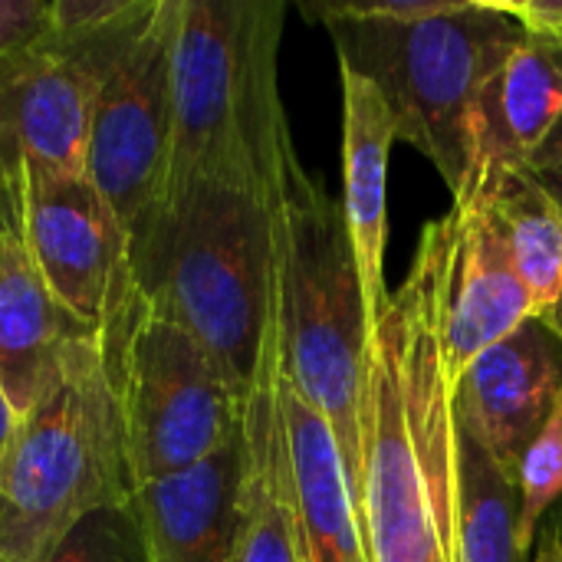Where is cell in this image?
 Returning a JSON list of instances; mask_svg holds the SVG:
<instances>
[{
	"label": "cell",
	"instance_id": "cell-3",
	"mask_svg": "<svg viewBox=\"0 0 562 562\" xmlns=\"http://www.w3.org/2000/svg\"><path fill=\"white\" fill-rule=\"evenodd\" d=\"M339 66L385 99L398 142L418 148L458 198L471 171V115L491 79L524 46L497 0H438L428 16L389 20L369 3H323Z\"/></svg>",
	"mask_w": 562,
	"mask_h": 562
},
{
	"label": "cell",
	"instance_id": "cell-18",
	"mask_svg": "<svg viewBox=\"0 0 562 562\" xmlns=\"http://www.w3.org/2000/svg\"><path fill=\"white\" fill-rule=\"evenodd\" d=\"M484 188L510 244L517 273L533 300L537 319L562 293V211L547 184L524 168H491L464 184ZM458 194V198H461Z\"/></svg>",
	"mask_w": 562,
	"mask_h": 562
},
{
	"label": "cell",
	"instance_id": "cell-4",
	"mask_svg": "<svg viewBox=\"0 0 562 562\" xmlns=\"http://www.w3.org/2000/svg\"><path fill=\"white\" fill-rule=\"evenodd\" d=\"M273 214L283 375L329 425L346 471V487L359 514L369 316L342 204L300 165Z\"/></svg>",
	"mask_w": 562,
	"mask_h": 562
},
{
	"label": "cell",
	"instance_id": "cell-28",
	"mask_svg": "<svg viewBox=\"0 0 562 562\" xmlns=\"http://www.w3.org/2000/svg\"><path fill=\"white\" fill-rule=\"evenodd\" d=\"M543 184H547V191L557 198V204H560L562 211V168H557V171H547V175H537Z\"/></svg>",
	"mask_w": 562,
	"mask_h": 562
},
{
	"label": "cell",
	"instance_id": "cell-6",
	"mask_svg": "<svg viewBox=\"0 0 562 562\" xmlns=\"http://www.w3.org/2000/svg\"><path fill=\"white\" fill-rule=\"evenodd\" d=\"M109 356L135 487L181 474L244 428L247 392L171 316L125 286L99 329Z\"/></svg>",
	"mask_w": 562,
	"mask_h": 562
},
{
	"label": "cell",
	"instance_id": "cell-10",
	"mask_svg": "<svg viewBox=\"0 0 562 562\" xmlns=\"http://www.w3.org/2000/svg\"><path fill=\"white\" fill-rule=\"evenodd\" d=\"M562 369L537 319L471 359L451 385L458 431L477 441L514 481L520 458L550 418Z\"/></svg>",
	"mask_w": 562,
	"mask_h": 562
},
{
	"label": "cell",
	"instance_id": "cell-17",
	"mask_svg": "<svg viewBox=\"0 0 562 562\" xmlns=\"http://www.w3.org/2000/svg\"><path fill=\"white\" fill-rule=\"evenodd\" d=\"M280 415L300 530V562H372L329 425L280 369Z\"/></svg>",
	"mask_w": 562,
	"mask_h": 562
},
{
	"label": "cell",
	"instance_id": "cell-23",
	"mask_svg": "<svg viewBox=\"0 0 562 562\" xmlns=\"http://www.w3.org/2000/svg\"><path fill=\"white\" fill-rule=\"evenodd\" d=\"M497 7L520 23L527 40L562 49V0H497Z\"/></svg>",
	"mask_w": 562,
	"mask_h": 562
},
{
	"label": "cell",
	"instance_id": "cell-22",
	"mask_svg": "<svg viewBox=\"0 0 562 562\" xmlns=\"http://www.w3.org/2000/svg\"><path fill=\"white\" fill-rule=\"evenodd\" d=\"M56 0H0V59L53 26Z\"/></svg>",
	"mask_w": 562,
	"mask_h": 562
},
{
	"label": "cell",
	"instance_id": "cell-12",
	"mask_svg": "<svg viewBox=\"0 0 562 562\" xmlns=\"http://www.w3.org/2000/svg\"><path fill=\"white\" fill-rule=\"evenodd\" d=\"M491 168H562V49L524 40L477 99L468 181Z\"/></svg>",
	"mask_w": 562,
	"mask_h": 562
},
{
	"label": "cell",
	"instance_id": "cell-11",
	"mask_svg": "<svg viewBox=\"0 0 562 562\" xmlns=\"http://www.w3.org/2000/svg\"><path fill=\"white\" fill-rule=\"evenodd\" d=\"M451 214L458 221V244L445 356L454 382L471 359L517 333L524 323L537 319V310L517 273L510 244L487 191L471 188L468 194L454 198Z\"/></svg>",
	"mask_w": 562,
	"mask_h": 562
},
{
	"label": "cell",
	"instance_id": "cell-20",
	"mask_svg": "<svg viewBox=\"0 0 562 562\" xmlns=\"http://www.w3.org/2000/svg\"><path fill=\"white\" fill-rule=\"evenodd\" d=\"M517 491H520V517H517V540L524 557L533 550L537 527L543 514L557 504L562 494V392L557 395L547 425L527 448L517 468Z\"/></svg>",
	"mask_w": 562,
	"mask_h": 562
},
{
	"label": "cell",
	"instance_id": "cell-1",
	"mask_svg": "<svg viewBox=\"0 0 562 562\" xmlns=\"http://www.w3.org/2000/svg\"><path fill=\"white\" fill-rule=\"evenodd\" d=\"M280 0H181L168 191L211 178L270 204L300 168L280 99Z\"/></svg>",
	"mask_w": 562,
	"mask_h": 562
},
{
	"label": "cell",
	"instance_id": "cell-27",
	"mask_svg": "<svg viewBox=\"0 0 562 562\" xmlns=\"http://www.w3.org/2000/svg\"><path fill=\"white\" fill-rule=\"evenodd\" d=\"M530 562H562V537L560 533H553L540 550H537V557Z\"/></svg>",
	"mask_w": 562,
	"mask_h": 562
},
{
	"label": "cell",
	"instance_id": "cell-13",
	"mask_svg": "<svg viewBox=\"0 0 562 562\" xmlns=\"http://www.w3.org/2000/svg\"><path fill=\"white\" fill-rule=\"evenodd\" d=\"M280 329L267 333L244 405V471L234 562H300V530L290 481V454L280 415Z\"/></svg>",
	"mask_w": 562,
	"mask_h": 562
},
{
	"label": "cell",
	"instance_id": "cell-25",
	"mask_svg": "<svg viewBox=\"0 0 562 562\" xmlns=\"http://www.w3.org/2000/svg\"><path fill=\"white\" fill-rule=\"evenodd\" d=\"M16 431H20V415H16V408L10 405L7 392L0 389V484H3V474H7V461H10V454H13Z\"/></svg>",
	"mask_w": 562,
	"mask_h": 562
},
{
	"label": "cell",
	"instance_id": "cell-24",
	"mask_svg": "<svg viewBox=\"0 0 562 562\" xmlns=\"http://www.w3.org/2000/svg\"><path fill=\"white\" fill-rule=\"evenodd\" d=\"M20 221H23L20 181L0 175V247H3L13 234H20Z\"/></svg>",
	"mask_w": 562,
	"mask_h": 562
},
{
	"label": "cell",
	"instance_id": "cell-19",
	"mask_svg": "<svg viewBox=\"0 0 562 562\" xmlns=\"http://www.w3.org/2000/svg\"><path fill=\"white\" fill-rule=\"evenodd\" d=\"M517 517V481L458 431V562H527Z\"/></svg>",
	"mask_w": 562,
	"mask_h": 562
},
{
	"label": "cell",
	"instance_id": "cell-5",
	"mask_svg": "<svg viewBox=\"0 0 562 562\" xmlns=\"http://www.w3.org/2000/svg\"><path fill=\"white\" fill-rule=\"evenodd\" d=\"M122 408L99 333L69 346L53 389L20 418L0 484V562H43L86 514L132 501Z\"/></svg>",
	"mask_w": 562,
	"mask_h": 562
},
{
	"label": "cell",
	"instance_id": "cell-9",
	"mask_svg": "<svg viewBox=\"0 0 562 562\" xmlns=\"http://www.w3.org/2000/svg\"><path fill=\"white\" fill-rule=\"evenodd\" d=\"M20 237L63 310L99 333L125 286L128 234L86 171L26 168Z\"/></svg>",
	"mask_w": 562,
	"mask_h": 562
},
{
	"label": "cell",
	"instance_id": "cell-21",
	"mask_svg": "<svg viewBox=\"0 0 562 562\" xmlns=\"http://www.w3.org/2000/svg\"><path fill=\"white\" fill-rule=\"evenodd\" d=\"M43 562H148L135 504L125 501L86 514Z\"/></svg>",
	"mask_w": 562,
	"mask_h": 562
},
{
	"label": "cell",
	"instance_id": "cell-14",
	"mask_svg": "<svg viewBox=\"0 0 562 562\" xmlns=\"http://www.w3.org/2000/svg\"><path fill=\"white\" fill-rule=\"evenodd\" d=\"M342 79V217L362 283L369 333L382 319L392 293L385 290L389 244V155L398 142L395 119L379 89L339 66Z\"/></svg>",
	"mask_w": 562,
	"mask_h": 562
},
{
	"label": "cell",
	"instance_id": "cell-8",
	"mask_svg": "<svg viewBox=\"0 0 562 562\" xmlns=\"http://www.w3.org/2000/svg\"><path fill=\"white\" fill-rule=\"evenodd\" d=\"M178 3L158 0L145 26L112 66L89 125L86 175L135 237L165 201L175 128Z\"/></svg>",
	"mask_w": 562,
	"mask_h": 562
},
{
	"label": "cell",
	"instance_id": "cell-2",
	"mask_svg": "<svg viewBox=\"0 0 562 562\" xmlns=\"http://www.w3.org/2000/svg\"><path fill=\"white\" fill-rule=\"evenodd\" d=\"M277 204L194 178L128 237L145 303L178 319L247 392L277 316Z\"/></svg>",
	"mask_w": 562,
	"mask_h": 562
},
{
	"label": "cell",
	"instance_id": "cell-7",
	"mask_svg": "<svg viewBox=\"0 0 562 562\" xmlns=\"http://www.w3.org/2000/svg\"><path fill=\"white\" fill-rule=\"evenodd\" d=\"M158 0H56L53 26L0 59V175L86 171L95 99Z\"/></svg>",
	"mask_w": 562,
	"mask_h": 562
},
{
	"label": "cell",
	"instance_id": "cell-16",
	"mask_svg": "<svg viewBox=\"0 0 562 562\" xmlns=\"http://www.w3.org/2000/svg\"><path fill=\"white\" fill-rule=\"evenodd\" d=\"M89 333L63 310L13 234L0 247V389L20 418L53 389L69 346Z\"/></svg>",
	"mask_w": 562,
	"mask_h": 562
},
{
	"label": "cell",
	"instance_id": "cell-26",
	"mask_svg": "<svg viewBox=\"0 0 562 562\" xmlns=\"http://www.w3.org/2000/svg\"><path fill=\"white\" fill-rule=\"evenodd\" d=\"M537 323H540L543 329H550L553 336H560L562 339V293L557 296V303H553V306H550V310H547V313H543Z\"/></svg>",
	"mask_w": 562,
	"mask_h": 562
},
{
	"label": "cell",
	"instance_id": "cell-15",
	"mask_svg": "<svg viewBox=\"0 0 562 562\" xmlns=\"http://www.w3.org/2000/svg\"><path fill=\"white\" fill-rule=\"evenodd\" d=\"M240 435L207 461L138 484L132 504L142 520L148 562H234L240 517Z\"/></svg>",
	"mask_w": 562,
	"mask_h": 562
}]
</instances>
